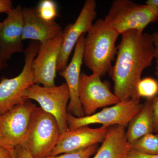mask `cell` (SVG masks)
I'll use <instances>...</instances> for the list:
<instances>
[{
    "label": "cell",
    "mask_w": 158,
    "mask_h": 158,
    "mask_svg": "<svg viewBox=\"0 0 158 158\" xmlns=\"http://www.w3.org/2000/svg\"><path fill=\"white\" fill-rule=\"evenodd\" d=\"M155 74L157 77V81H158V59H156Z\"/></svg>",
    "instance_id": "30"
},
{
    "label": "cell",
    "mask_w": 158,
    "mask_h": 158,
    "mask_svg": "<svg viewBox=\"0 0 158 158\" xmlns=\"http://www.w3.org/2000/svg\"><path fill=\"white\" fill-rule=\"evenodd\" d=\"M23 40H31L43 44L62 32L61 26L56 22H49L42 19L36 7L23 8Z\"/></svg>",
    "instance_id": "15"
},
{
    "label": "cell",
    "mask_w": 158,
    "mask_h": 158,
    "mask_svg": "<svg viewBox=\"0 0 158 158\" xmlns=\"http://www.w3.org/2000/svg\"><path fill=\"white\" fill-rule=\"evenodd\" d=\"M137 93L140 98H154L158 94V81L152 77L141 79L137 85Z\"/></svg>",
    "instance_id": "19"
},
{
    "label": "cell",
    "mask_w": 158,
    "mask_h": 158,
    "mask_svg": "<svg viewBox=\"0 0 158 158\" xmlns=\"http://www.w3.org/2000/svg\"><path fill=\"white\" fill-rule=\"evenodd\" d=\"M40 44L30 43L25 50V63L21 72L14 77H2L0 81V116L24 102L25 94L29 87L34 85L32 65L37 56Z\"/></svg>",
    "instance_id": "5"
},
{
    "label": "cell",
    "mask_w": 158,
    "mask_h": 158,
    "mask_svg": "<svg viewBox=\"0 0 158 158\" xmlns=\"http://www.w3.org/2000/svg\"><path fill=\"white\" fill-rule=\"evenodd\" d=\"M156 135H157L158 136V133H157Z\"/></svg>",
    "instance_id": "32"
},
{
    "label": "cell",
    "mask_w": 158,
    "mask_h": 158,
    "mask_svg": "<svg viewBox=\"0 0 158 158\" xmlns=\"http://www.w3.org/2000/svg\"><path fill=\"white\" fill-rule=\"evenodd\" d=\"M101 76L92 73H81L79 88L80 102L85 116L94 114L99 108L116 105L119 101L110 90L107 83L102 81Z\"/></svg>",
    "instance_id": "9"
},
{
    "label": "cell",
    "mask_w": 158,
    "mask_h": 158,
    "mask_svg": "<svg viewBox=\"0 0 158 158\" xmlns=\"http://www.w3.org/2000/svg\"><path fill=\"white\" fill-rule=\"evenodd\" d=\"M130 145L131 149L137 152L149 155H158V136L156 134H147Z\"/></svg>",
    "instance_id": "18"
},
{
    "label": "cell",
    "mask_w": 158,
    "mask_h": 158,
    "mask_svg": "<svg viewBox=\"0 0 158 158\" xmlns=\"http://www.w3.org/2000/svg\"><path fill=\"white\" fill-rule=\"evenodd\" d=\"M104 19L119 35L130 31L143 33L149 24L158 20V9L130 0H115Z\"/></svg>",
    "instance_id": "3"
},
{
    "label": "cell",
    "mask_w": 158,
    "mask_h": 158,
    "mask_svg": "<svg viewBox=\"0 0 158 158\" xmlns=\"http://www.w3.org/2000/svg\"><path fill=\"white\" fill-rule=\"evenodd\" d=\"M119 34L104 19H99L91 26L84 40L83 62L100 76L110 71L117 53L116 40Z\"/></svg>",
    "instance_id": "2"
},
{
    "label": "cell",
    "mask_w": 158,
    "mask_h": 158,
    "mask_svg": "<svg viewBox=\"0 0 158 158\" xmlns=\"http://www.w3.org/2000/svg\"><path fill=\"white\" fill-rule=\"evenodd\" d=\"M155 59L152 35L137 31L122 34L117 47V57L109 73L114 82V94L119 102L130 98L139 100L137 87L143 71Z\"/></svg>",
    "instance_id": "1"
},
{
    "label": "cell",
    "mask_w": 158,
    "mask_h": 158,
    "mask_svg": "<svg viewBox=\"0 0 158 158\" xmlns=\"http://www.w3.org/2000/svg\"><path fill=\"white\" fill-rule=\"evenodd\" d=\"M25 98L37 102L43 110L54 116L58 122L61 134L69 130L67 109L70 94L66 83L53 87L34 84L26 91Z\"/></svg>",
    "instance_id": "8"
},
{
    "label": "cell",
    "mask_w": 158,
    "mask_h": 158,
    "mask_svg": "<svg viewBox=\"0 0 158 158\" xmlns=\"http://www.w3.org/2000/svg\"><path fill=\"white\" fill-rule=\"evenodd\" d=\"M12 155L13 158H33L30 153L21 145L15 148Z\"/></svg>",
    "instance_id": "23"
},
{
    "label": "cell",
    "mask_w": 158,
    "mask_h": 158,
    "mask_svg": "<svg viewBox=\"0 0 158 158\" xmlns=\"http://www.w3.org/2000/svg\"><path fill=\"white\" fill-rule=\"evenodd\" d=\"M3 22H0V31H1V29H2V26Z\"/></svg>",
    "instance_id": "31"
},
{
    "label": "cell",
    "mask_w": 158,
    "mask_h": 158,
    "mask_svg": "<svg viewBox=\"0 0 158 158\" xmlns=\"http://www.w3.org/2000/svg\"><path fill=\"white\" fill-rule=\"evenodd\" d=\"M13 9L12 2L11 0H0V13L7 14Z\"/></svg>",
    "instance_id": "24"
},
{
    "label": "cell",
    "mask_w": 158,
    "mask_h": 158,
    "mask_svg": "<svg viewBox=\"0 0 158 158\" xmlns=\"http://www.w3.org/2000/svg\"><path fill=\"white\" fill-rule=\"evenodd\" d=\"M85 35H82L75 47L73 55L69 64L65 69L59 72V75L65 79L69 90L70 99L67 106V112L77 117L85 116L79 95L81 68L83 62Z\"/></svg>",
    "instance_id": "14"
},
{
    "label": "cell",
    "mask_w": 158,
    "mask_h": 158,
    "mask_svg": "<svg viewBox=\"0 0 158 158\" xmlns=\"http://www.w3.org/2000/svg\"><path fill=\"white\" fill-rule=\"evenodd\" d=\"M36 8L39 16L46 21H55L58 16V7L56 3L53 0H42Z\"/></svg>",
    "instance_id": "20"
},
{
    "label": "cell",
    "mask_w": 158,
    "mask_h": 158,
    "mask_svg": "<svg viewBox=\"0 0 158 158\" xmlns=\"http://www.w3.org/2000/svg\"><path fill=\"white\" fill-rule=\"evenodd\" d=\"M13 151H11L5 148L0 147V158H13Z\"/></svg>",
    "instance_id": "26"
},
{
    "label": "cell",
    "mask_w": 158,
    "mask_h": 158,
    "mask_svg": "<svg viewBox=\"0 0 158 158\" xmlns=\"http://www.w3.org/2000/svg\"><path fill=\"white\" fill-rule=\"evenodd\" d=\"M61 134L55 117L40 107L34 110L27 132L21 145L33 158L50 155Z\"/></svg>",
    "instance_id": "4"
},
{
    "label": "cell",
    "mask_w": 158,
    "mask_h": 158,
    "mask_svg": "<svg viewBox=\"0 0 158 158\" xmlns=\"http://www.w3.org/2000/svg\"><path fill=\"white\" fill-rule=\"evenodd\" d=\"M7 65H8V64H7V62H3V61H2V60L0 59V70L6 67V66H7Z\"/></svg>",
    "instance_id": "29"
},
{
    "label": "cell",
    "mask_w": 158,
    "mask_h": 158,
    "mask_svg": "<svg viewBox=\"0 0 158 158\" xmlns=\"http://www.w3.org/2000/svg\"><path fill=\"white\" fill-rule=\"evenodd\" d=\"M125 127L114 125L108 128L101 146L93 158H126L131 149Z\"/></svg>",
    "instance_id": "16"
},
{
    "label": "cell",
    "mask_w": 158,
    "mask_h": 158,
    "mask_svg": "<svg viewBox=\"0 0 158 158\" xmlns=\"http://www.w3.org/2000/svg\"><path fill=\"white\" fill-rule=\"evenodd\" d=\"M96 1L86 0L75 22L69 24L62 31L63 41L58 60V72L67 66L69 56L79 39L87 33L93 24L96 16Z\"/></svg>",
    "instance_id": "10"
},
{
    "label": "cell",
    "mask_w": 158,
    "mask_h": 158,
    "mask_svg": "<svg viewBox=\"0 0 158 158\" xmlns=\"http://www.w3.org/2000/svg\"><path fill=\"white\" fill-rule=\"evenodd\" d=\"M152 101L153 98L147 99L140 111L129 123L126 134L130 144L147 134L154 132Z\"/></svg>",
    "instance_id": "17"
},
{
    "label": "cell",
    "mask_w": 158,
    "mask_h": 158,
    "mask_svg": "<svg viewBox=\"0 0 158 158\" xmlns=\"http://www.w3.org/2000/svg\"><path fill=\"white\" fill-rule=\"evenodd\" d=\"M142 106L139 100L130 98L119 102L110 107L104 108L100 112L90 116L77 117L68 113L69 130L72 131L95 123L102 124L106 128L114 125L126 127L140 111Z\"/></svg>",
    "instance_id": "6"
},
{
    "label": "cell",
    "mask_w": 158,
    "mask_h": 158,
    "mask_svg": "<svg viewBox=\"0 0 158 158\" xmlns=\"http://www.w3.org/2000/svg\"><path fill=\"white\" fill-rule=\"evenodd\" d=\"M27 100L0 116V147L13 151L27 132L36 105Z\"/></svg>",
    "instance_id": "7"
},
{
    "label": "cell",
    "mask_w": 158,
    "mask_h": 158,
    "mask_svg": "<svg viewBox=\"0 0 158 158\" xmlns=\"http://www.w3.org/2000/svg\"><path fill=\"white\" fill-rule=\"evenodd\" d=\"M62 41V31L53 39L40 44L32 63L34 84H41L45 87L56 86L55 80Z\"/></svg>",
    "instance_id": "11"
},
{
    "label": "cell",
    "mask_w": 158,
    "mask_h": 158,
    "mask_svg": "<svg viewBox=\"0 0 158 158\" xmlns=\"http://www.w3.org/2000/svg\"><path fill=\"white\" fill-rule=\"evenodd\" d=\"M145 4L154 6L158 9V0H148Z\"/></svg>",
    "instance_id": "28"
},
{
    "label": "cell",
    "mask_w": 158,
    "mask_h": 158,
    "mask_svg": "<svg viewBox=\"0 0 158 158\" xmlns=\"http://www.w3.org/2000/svg\"><path fill=\"white\" fill-rule=\"evenodd\" d=\"M126 158H158V155H149L144 154L131 149Z\"/></svg>",
    "instance_id": "25"
},
{
    "label": "cell",
    "mask_w": 158,
    "mask_h": 158,
    "mask_svg": "<svg viewBox=\"0 0 158 158\" xmlns=\"http://www.w3.org/2000/svg\"><path fill=\"white\" fill-rule=\"evenodd\" d=\"M97 148V144L73 152L65 153L57 156H48L44 158H89L96 152Z\"/></svg>",
    "instance_id": "21"
},
{
    "label": "cell",
    "mask_w": 158,
    "mask_h": 158,
    "mask_svg": "<svg viewBox=\"0 0 158 158\" xmlns=\"http://www.w3.org/2000/svg\"><path fill=\"white\" fill-rule=\"evenodd\" d=\"M152 36L155 48V59H158V31L154 33Z\"/></svg>",
    "instance_id": "27"
},
{
    "label": "cell",
    "mask_w": 158,
    "mask_h": 158,
    "mask_svg": "<svg viewBox=\"0 0 158 158\" xmlns=\"http://www.w3.org/2000/svg\"><path fill=\"white\" fill-rule=\"evenodd\" d=\"M153 116L154 132L158 133V94L153 98Z\"/></svg>",
    "instance_id": "22"
},
{
    "label": "cell",
    "mask_w": 158,
    "mask_h": 158,
    "mask_svg": "<svg viewBox=\"0 0 158 158\" xmlns=\"http://www.w3.org/2000/svg\"><path fill=\"white\" fill-rule=\"evenodd\" d=\"M108 129L102 126L97 128L85 126L61 133L50 156L73 152L102 142Z\"/></svg>",
    "instance_id": "13"
},
{
    "label": "cell",
    "mask_w": 158,
    "mask_h": 158,
    "mask_svg": "<svg viewBox=\"0 0 158 158\" xmlns=\"http://www.w3.org/2000/svg\"><path fill=\"white\" fill-rule=\"evenodd\" d=\"M0 31V59L7 62L11 56L24 51L23 8L19 5L7 13Z\"/></svg>",
    "instance_id": "12"
}]
</instances>
